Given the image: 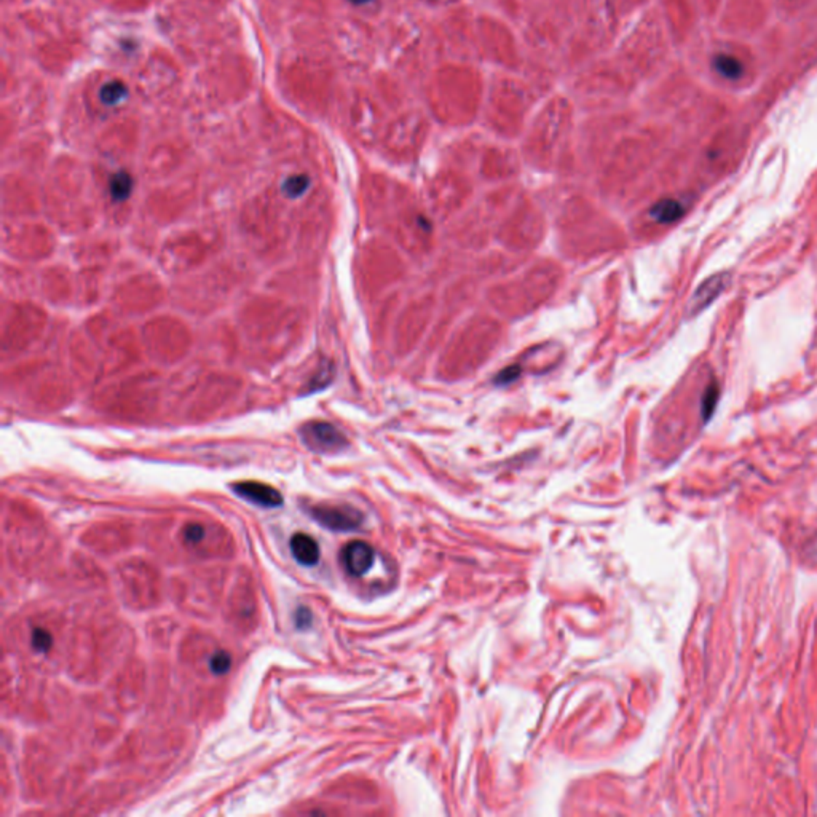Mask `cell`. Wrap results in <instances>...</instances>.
I'll return each instance as SVG.
<instances>
[{
  "label": "cell",
  "instance_id": "obj_1",
  "mask_svg": "<svg viewBox=\"0 0 817 817\" xmlns=\"http://www.w3.org/2000/svg\"><path fill=\"white\" fill-rule=\"evenodd\" d=\"M301 438L305 446L313 452L334 453L340 452L348 446V439L340 429L334 427L332 423L315 420L302 425Z\"/></svg>",
  "mask_w": 817,
  "mask_h": 817
},
{
  "label": "cell",
  "instance_id": "obj_2",
  "mask_svg": "<svg viewBox=\"0 0 817 817\" xmlns=\"http://www.w3.org/2000/svg\"><path fill=\"white\" fill-rule=\"evenodd\" d=\"M313 519L334 531H351L362 524V514L348 505L320 503L308 507Z\"/></svg>",
  "mask_w": 817,
  "mask_h": 817
},
{
  "label": "cell",
  "instance_id": "obj_3",
  "mask_svg": "<svg viewBox=\"0 0 817 817\" xmlns=\"http://www.w3.org/2000/svg\"><path fill=\"white\" fill-rule=\"evenodd\" d=\"M343 567L351 577H362L369 572L372 565H374L375 553L372 546L366 541L355 540L343 546L340 554Z\"/></svg>",
  "mask_w": 817,
  "mask_h": 817
},
{
  "label": "cell",
  "instance_id": "obj_4",
  "mask_svg": "<svg viewBox=\"0 0 817 817\" xmlns=\"http://www.w3.org/2000/svg\"><path fill=\"white\" fill-rule=\"evenodd\" d=\"M231 489L236 495L244 498L254 505L264 506V507H278L283 505V495L275 487L262 484V482L255 481H244L236 482L231 486Z\"/></svg>",
  "mask_w": 817,
  "mask_h": 817
},
{
  "label": "cell",
  "instance_id": "obj_5",
  "mask_svg": "<svg viewBox=\"0 0 817 817\" xmlns=\"http://www.w3.org/2000/svg\"><path fill=\"white\" fill-rule=\"evenodd\" d=\"M728 283H729L728 273H717V275H712V277H709L707 279H705V281L701 284L698 289H696L693 297H691L690 308H688L691 315H698L699 312H703L709 305H712L715 299H717L720 294L727 289Z\"/></svg>",
  "mask_w": 817,
  "mask_h": 817
},
{
  "label": "cell",
  "instance_id": "obj_6",
  "mask_svg": "<svg viewBox=\"0 0 817 817\" xmlns=\"http://www.w3.org/2000/svg\"><path fill=\"white\" fill-rule=\"evenodd\" d=\"M289 544H291V553L294 559L301 565L313 567V565L318 564V560L321 557L320 546H318L316 540L310 535L296 533L291 538V543Z\"/></svg>",
  "mask_w": 817,
  "mask_h": 817
},
{
  "label": "cell",
  "instance_id": "obj_7",
  "mask_svg": "<svg viewBox=\"0 0 817 817\" xmlns=\"http://www.w3.org/2000/svg\"><path fill=\"white\" fill-rule=\"evenodd\" d=\"M683 206H681L680 201L677 200H672V198H666V200H661L657 201L656 205L650 210V216L653 217L656 222H659V224H672V222H677L680 219L681 216H683Z\"/></svg>",
  "mask_w": 817,
  "mask_h": 817
},
{
  "label": "cell",
  "instance_id": "obj_8",
  "mask_svg": "<svg viewBox=\"0 0 817 817\" xmlns=\"http://www.w3.org/2000/svg\"><path fill=\"white\" fill-rule=\"evenodd\" d=\"M109 190L110 197L114 201H125L128 200L133 190V179L127 171L115 173L109 181Z\"/></svg>",
  "mask_w": 817,
  "mask_h": 817
},
{
  "label": "cell",
  "instance_id": "obj_9",
  "mask_svg": "<svg viewBox=\"0 0 817 817\" xmlns=\"http://www.w3.org/2000/svg\"><path fill=\"white\" fill-rule=\"evenodd\" d=\"M714 67L720 75L729 80L741 79L744 74L742 62L731 55H717L714 60Z\"/></svg>",
  "mask_w": 817,
  "mask_h": 817
},
{
  "label": "cell",
  "instance_id": "obj_10",
  "mask_svg": "<svg viewBox=\"0 0 817 817\" xmlns=\"http://www.w3.org/2000/svg\"><path fill=\"white\" fill-rule=\"evenodd\" d=\"M127 95H128V90H127V86H125L123 81L110 80L105 85H103V88H101L99 99H101V103L105 105H117L122 103L125 98H127Z\"/></svg>",
  "mask_w": 817,
  "mask_h": 817
},
{
  "label": "cell",
  "instance_id": "obj_11",
  "mask_svg": "<svg viewBox=\"0 0 817 817\" xmlns=\"http://www.w3.org/2000/svg\"><path fill=\"white\" fill-rule=\"evenodd\" d=\"M718 398H720L718 384L717 381H712V384L705 388L704 394H703V404H701V412H703V418L705 420V422H709V420L712 418L715 409H717Z\"/></svg>",
  "mask_w": 817,
  "mask_h": 817
},
{
  "label": "cell",
  "instance_id": "obj_12",
  "mask_svg": "<svg viewBox=\"0 0 817 817\" xmlns=\"http://www.w3.org/2000/svg\"><path fill=\"white\" fill-rule=\"evenodd\" d=\"M308 186H310V177L305 174H294L283 182V192L289 198H299L305 193Z\"/></svg>",
  "mask_w": 817,
  "mask_h": 817
},
{
  "label": "cell",
  "instance_id": "obj_13",
  "mask_svg": "<svg viewBox=\"0 0 817 817\" xmlns=\"http://www.w3.org/2000/svg\"><path fill=\"white\" fill-rule=\"evenodd\" d=\"M332 364L331 362H326V364H321L320 369L315 372V375L312 377L310 380V385H308V390L310 391H318L321 388H325L329 384H331L332 379H334V372H332Z\"/></svg>",
  "mask_w": 817,
  "mask_h": 817
},
{
  "label": "cell",
  "instance_id": "obj_14",
  "mask_svg": "<svg viewBox=\"0 0 817 817\" xmlns=\"http://www.w3.org/2000/svg\"><path fill=\"white\" fill-rule=\"evenodd\" d=\"M230 666H231V656L224 650L216 651V653L212 655V657L210 659L211 672L216 675L227 674V672L230 670Z\"/></svg>",
  "mask_w": 817,
  "mask_h": 817
},
{
  "label": "cell",
  "instance_id": "obj_15",
  "mask_svg": "<svg viewBox=\"0 0 817 817\" xmlns=\"http://www.w3.org/2000/svg\"><path fill=\"white\" fill-rule=\"evenodd\" d=\"M51 645H53V637L47 629H43V627H36V629L32 631L34 650L38 651V653H45V651L50 650Z\"/></svg>",
  "mask_w": 817,
  "mask_h": 817
},
{
  "label": "cell",
  "instance_id": "obj_16",
  "mask_svg": "<svg viewBox=\"0 0 817 817\" xmlns=\"http://www.w3.org/2000/svg\"><path fill=\"white\" fill-rule=\"evenodd\" d=\"M520 374H522L520 366L512 364L510 367H506V369H503V370L498 372L497 377H495V385H498V386L511 385L512 381H516L517 379H519Z\"/></svg>",
  "mask_w": 817,
  "mask_h": 817
},
{
  "label": "cell",
  "instance_id": "obj_17",
  "mask_svg": "<svg viewBox=\"0 0 817 817\" xmlns=\"http://www.w3.org/2000/svg\"><path fill=\"white\" fill-rule=\"evenodd\" d=\"M203 536H205V529H203L200 524H188L186 529H184V540H186L187 543H200Z\"/></svg>",
  "mask_w": 817,
  "mask_h": 817
},
{
  "label": "cell",
  "instance_id": "obj_18",
  "mask_svg": "<svg viewBox=\"0 0 817 817\" xmlns=\"http://www.w3.org/2000/svg\"><path fill=\"white\" fill-rule=\"evenodd\" d=\"M312 623V613L310 610H307V608H299L297 613H296V625L299 629H303V627H308Z\"/></svg>",
  "mask_w": 817,
  "mask_h": 817
},
{
  "label": "cell",
  "instance_id": "obj_19",
  "mask_svg": "<svg viewBox=\"0 0 817 817\" xmlns=\"http://www.w3.org/2000/svg\"><path fill=\"white\" fill-rule=\"evenodd\" d=\"M348 2L353 3V5H364V3L372 2V0H348Z\"/></svg>",
  "mask_w": 817,
  "mask_h": 817
}]
</instances>
